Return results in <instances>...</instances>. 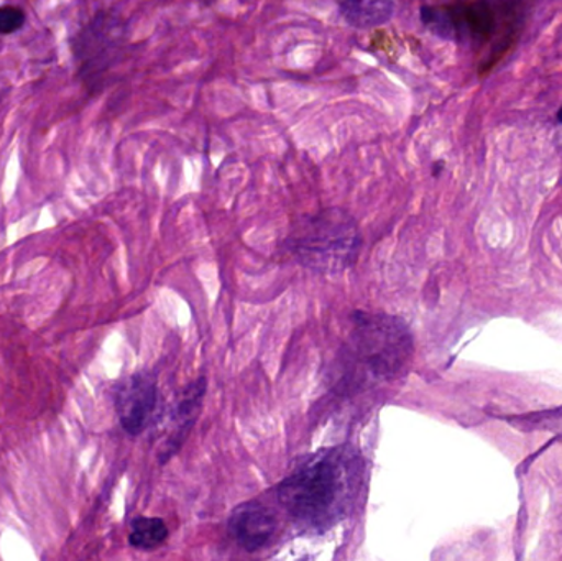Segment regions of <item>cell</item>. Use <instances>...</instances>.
Wrapping results in <instances>:
<instances>
[{"instance_id":"obj_9","label":"cell","mask_w":562,"mask_h":561,"mask_svg":"<svg viewBox=\"0 0 562 561\" xmlns=\"http://www.w3.org/2000/svg\"><path fill=\"white\" fill-rule=\"evenodd\" d=\"M168 527L158 517H137L132 523L128 543L137 550H155L167 540Z\"/></svg>"},{"instance_id":"obj_1","label":"cell","mask_w":562,"mask_h":561,"mask_svg":"<svg viewBox=\"0 0 562 561\" xmlns=\"http://www.w3.org/2000/svg\"><path fill=\"white\" fill-rule=\"evenodd\" d=\"M366 461L356 447L324 448L279 484V501L300 529L323 534L356 509Z\"/></svg>"},{"instance_id":"obj_7","label":"cell","mask_w":562,"mask_h":561,"mask_svg":"<svg viewBox=\"0 0 562 561\" xmlns=\"http://www.w3.org/2000/svg\"><path fill=\"white\" fill-rule=\"evenodd\" d=\"M207 381L206 378H200L198 381L191 382L180 397H178L177 411H175V427L170 438L165 444L164 451L160 455V463H167L175 457L187 441L188 435L191 434L194 422L198 420L201 407H203V399L206 395Z\"/></svg>"},{"instance_id":"obj_11","label":"cell","mask_w":562,"mask_h":561,"mask_svg":"<svg viewBox=\"0 0 562 561\" xmlns=\"http://www.w3.org/2000/svg\"><path fill=\"white\" fill-rule=\"evenodd\" d=\"M557 117H558V121H560L562 124V105L560 108V111H558Z\"/></svg>"},{"instance_id":"obj_2","label":"cell","mask_w":562,"mask_h":561,"mask_svg":"<svg viewBox=\"0 0 562 561\" xmlns=\"http://www.w3.org/2000/svg\"><path fill=\"white\" fill-rule=\"evenodd\" d=\"M415 343L408 325L385 313L356 312L352 329L336 358V389L356 394L395 379L408 366Z\"/></svg>"},{"instance_id":"obj_8","label":"cell","mask_w":562,"mask_h":561,"mask_svg":"<svg viewBox=\"0 0 562 561\" xmlns=\"http://www.w3.org/2000/svg\"><path fill=\"white\" fill-rule=\"evenodd\" d=\"M342 19L353 29L386 25L395 15V0H336Z\"/></svg>"},{"instance_id":"obj_4","label":"cell","mask_w":562,"mask_h":561,"mask_svg":"<svg viewBox=\"0 0 562 561\" xmlns=\"http://www.w3.org/2000/svg\"><path fill=\"white\" fill-rule=\"evenodd\" d=\"M419 19L432 35L462 45L484 43L495 29L494 12L485 0L451 5H423Z\"/></svg>"},{"instance_id":"obj_10","label":"cell","mask_w":562,"mask_h":561,"mask_svg":"<svg viewBox=\"0 0 562 561\" xmlns=\"http://www.w3.org/2000/svg\"><path fill=\"white\" fill-rule=\"evenodd\" d=\"M25 12L15 5L0 7V35L19 32L25 23Z\"/></svg>"},{"instance_id":"obj_5","label":"cell","mask_w":562,"mask_h":561,"mask_svg":"<svg viewBox=\"0 0 562 561\" xmlns=\"http://www.w3.org/2000/svg\"><path fill=\"white\" fill-rule=\"evenodd\" d=\"M158 404L157 379L150 372L128 375L115 389V411L128 435H140Z\"/></svg>"},{"instance_id":"obj_3","label":"cell","mask_w":562,"mask_h":561,"mask_svg":"<svg viewBox=\"0 0 562 561\" xmlns=\"http://www.w3.org/2000/svg\"><path fill=\"white\" fill-rule=\"evenodd\" d=\"M284 247L300 266L337 276L356 263L362 236L352 214L340 207H327L294 221Z\"/></svg>"},{"instance_id":"obj_6","label":"cell","mask_w":562,"mask_h":561,"mask_svg":"<svg viewBox=\"0 0 562 561\" xmlns=\"http://www.w3.org/2000/svg\"><path fill=\"white\" fill-rule=\"evenodd\" d=\"M279 529L276 514L259 501L239 504L229 517V532L246 552L263 549Z\"/></svg>"}]
</instances>
